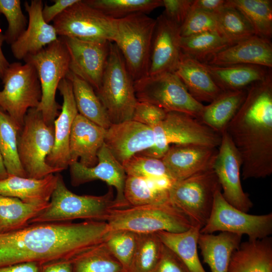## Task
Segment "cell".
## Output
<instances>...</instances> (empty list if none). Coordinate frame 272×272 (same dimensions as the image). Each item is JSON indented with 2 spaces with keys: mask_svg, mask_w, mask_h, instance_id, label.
I'll return each instance as SVG.
<instances>
[{
  "mask_svg": "<svg viewBox=\"0 0 272 272\" xmlns=\"http://www.w3.org/2000/svg\"><path fill=\"white\" fill-rule=\"evenodd\" d=\"M106 222L36 223L0 233V267L17 263L71 259L104 241Z\"/></svg>",
  "mask_w": 272,
  "mask_h": 272,
  "instance_id": "cell-1",
  "label": "cell"
},
{
  "mask_svg": "<svg viewBox=\"0 0 272 272\" xmlns=\"http://www.w3.org/2000/svg\"><path fill=\"white\" fill-rule=\"evenodd\" d=\"M226 130L239 153L243 180L272 173V74L247 89Z\"/></svg>",
  "mask_w": 272,
  "mask_h": 272,
  "instance_id": "cell-2",
  "label": "cell"
},
{
  "mask_svg": "<svg viewBox=\"0 0 272 272\" xmlns=\"http://www.w3.org/2000/svg\"><path fill=\"white\" fill-rule=\"evenodd\" d=\"M120 209L109 188L102 195H80L70 191L62 176L57 180L48 206L32 219L28 224L53 222L72 221L75 219L106 222L112 210Z\"/></svg>",
  "mask_w": 272,
  "mask_h": 272,
  "instance_id": "cell-3",
  "label": "cell"
},
{
  "mask_svg": "<svg viewBox=\"0 0 272 272\" xmlns=\"http://www.w3.org/2000/svg\"><path fill=\"white\" fill-rule=\"evenodd\" d=\"M106 222L109 231L125 230L138 234L162 231L179 233L192 227L185 216L170 201L115 209Z\"/></svg>",
  "mask_w": 272,
  "mask_h": 272,
  "instance_id": "cell-4",
  "label": "cell"
},
{
  "mask_svg": "<svg viewBox=\"0 0 272 272\" xmlns=\"http://www.w3.org/2000/svg\"><path fill=\"white\" fill-rule=\"evenodd\" d=\"M112 124L131 120L138 101L132 80L118 47L109 53L99 89L95 91Z\"/></svg>",
  "mask_w": 272,
  "mask_h": 272,
  "instance_id": "cell-5",
  "label": "cell"
},
{
  "mask_svg": "<svg viewBox=\"0 0 272 272\" xmlns=\"http://www.w3.org/2000/svg\"><path fill=\"white\" fill-rule=\"evenodd\" d=\"M36 69L41 89V99L36 108L44 121L53 125L61 106L55 99L56 92L61 80L69 72L70 55L61 37L52 42L38 52L24 59Z\"/></svg>",
  "mask_w": 272,
  "mask_h": 272,
  "instance_id": "cell-6",
  "label": "cell"
},
{
  "mask_svg": "<svg viewBox=\"0 0 272 272\" xmlns=\"http://www.w3.org/2000/svg\"><path fill=\"white\" fill-rule=\"evenodd\" d=\"M54 142V125L47 124L36 108L29 109L18 135L19 157L27 177L41 179L61 172L46 162Z\"/></svg>",
  "mask_w": 272,
  "mask_h": 272,
  "instance_id": "cell-7",
  "label": "cell"
},
{
  "mask_svg": "<svg viewBox=\"0 0 272 272\" xmlns=\"http://www.w3.org/2000/svg\"><path fill=\"white\" fill-rule=\"evenodd\" d=\"M154 146L138 154L161 159L174 145L193 144L218 148L221 134L187 114L168 111L152 128Z\"/></svg>",
  "mask_w": 272,
  "mask_h": 272,
  "instance_id": "cell-8",
  "label": "cell"
},
{
  "mask_svg": "<svg viewBox=\"0 0 272 272\" xmlns=\"http://www.w3.org/2000/svg\"><path fill=\"white\" fill-rule=\"evenodd\" d=\"M156 20L138 13L116 19L113 42L118 47L133 82L146 77Z\"/></svg>",
  "mask_w": 272,
  "mask_h": 272,
  "instance_id": "cell-9",
  "label": "cell"
},
{
  "mask_svg": "<svg viewBox=\"0 0 272 272\" xmlns=\"http://www.w3.org/2000/svg\"><path fill=\"white\" fill-rule=\"evenodd\" d=\"M220 189L218 178L211 168L175 181L168 190L169 197L192 226L201 229L210 218L215 194Z\"/></svg>",
  "mask_w": 272,
  "mask_h": 272,
  "instance_id": "cell-10",
  "label": "cell"
},
{
  "mask_svg": "<svg viewBox=\"0 0 272 272\" xmlns=\"http://www.w3.org/2000/svg\"><path fill=\"white\" fill-rule=\"evenodd\" d=\"M0 108L15 122L20 130L30 108H37L41 99V89L35 67L31 63H10L1 79Z\"/></svg>",
  "mask_w": 272,
  "mask_h": 272,
  "instance_id": "cell-11",
  "label": "cell"
},
{
  "mask_svg": "<svg viewBox=\"0 0 272 272\" xmlns=\"http://www.w3.org/2000/svg\"><path fill=\"white\" fill-rule=\"evenodd\" d=\"M137 99L167 111L187 114L198 120L204 105L193 98L174 73L146 76L134 82Z\"/></svg>",
  "mask_w": 272,
  "mask_h": 272,
  "instance_id": "cell-12",
  "label": "cell"
},
{
  "mask_svg": "<svg viewBox=\"0 0 272 272\" xmlns=\"http://www.w3.org/2000/svg\"><path fill=\"white\" fill-rule=\"evenodd\" d=\"M58 37L84 41L113 42L116 33V19L79 0L53 21Z\"/></svg>",
  "mask_w": 272,
  "mask_h": 272,
  "instance_id": "cell-13",
  "label": "cell"
},
{
  "mask_svg": "<svg viewBox=\"0 0 272 272\" xmlns=\"http://www.w3.org/2000/svg\"><path fill=\"white\" fill-rule=\"evenodd\" d=\"M217 231L247 235L250 240L261 239L272 233V213L254 215L239 210L225 200L220 189L215 194L211 215L200 233Z\"/></svg>",
  "mask_w": 272,
  "mask_h": 272,
  "instance_id": "cell-14",
  "label": "cell"
},
{
  "mask_svg": "<svg viewBox=\"0 0 272 272\" xmlns=\"http://www.w3.org/2000/svg\"><path fill=\"white\" fill-rule=\"evenodd\" d=\"M242 165L240 155L225 130L221 133V141L213 168L225 200L237 209L247 213L253 205L242 187L240 179Z\"/></svg>",
  "mask_w": 272,
  "mask_h": 272,
  "instance_id": "cell-15",
  "label": "cell"
},
{
  "mask_svg": "<svg viewBox=\"0 0 272 272\" xmlns=\"http://www.w3.org/2000/svg\"><path fill=\"white\" fill-rule=\"evenodd\" d=\"M60 37L69 53V71L88 83L95 91H97L101 86L111 42Z\"/></svg>",
  "mask_w": 272,
  "mask_h": 272,
  "instance_id": "cell-16",
  "label": "cell"
},
{
  "mask_svg": "<svg viewBox=\"0 0 272 272\" xmlns=\"http://www.w3.org/2000/svg\"><path fill=\"white\" fill-rule=\"evenodd\" d=\"M97 157L98 163L93 167H87L79 161L70 164L72 185L77 186L95 180H102L116 189L114 200L120 209L130 207L124 194L127 175L122 165L114 157L104 143L99 150Z\"/></svg>",
  "mask_w": 272,
  "mask_h": 272,
  "instance_id": "cell-17",
  "label": "cell"
},
{
  "mask_svg": "<svg viewBox=\"0 0 272 272\" xmlns=\"http://www.w3.org/2000/svg\"><path fill=\"white\" fill-rule=\"evenodd\" d=\"M156 20L147 76L174 73L181 53L180 27L163 14Z\"/></svg>",
  "mask_w": 272,
  "mask_h": 272,
  "instance_id": "cell-18",
  "label": "cell"
},
{
  "mask_svg": "<svg viewBox=\"0 0 272 272\" xmlns=\"http://www.w3.org/2000/svg\"><path fill=\"white\" fill-rule=\"evenodd\" d=\"M104 144L122 165L154 144L152 128L133 120L112 124L106 129Z\"/></svg>",
  "mask_w": 272,
  "mask_h": 272,
  "instance_id": "cell-19",
  "label": "cell"
},
{
  "mask_svg": "<svg viewBox=\"0 0 272 272\" xmlns=\"http://www.w3.org/2000/svg\"><path fill=\"white\" fill-rule=\"evenodd\" d=\"M62 97L61 111L55 119L54 142L53 148L46 158L47 163L61 171L70 165L69 143L73 123L79 113L74 96L71 82L65 78L58 86Z\"/></svg>",
  "mask_w": 272,
  "mask_h": 272,
  "instance_id": "cell-20",
  "label": "cell"
},
{
  "mask_svg": "<svg viewBox=\"0 0 272 272\" xmlns=\"http://www.w3.org/2000/svg\"><path fill=\"white\" fill-rule=\"evenodd\" d=\"M218 148L199 145L171 146L161 158L174 181L213 168Z\"/></svg>",
  "mask_w": 272,
  "mask_h": 272,
  "instance_id": "cell-21",
  "label": "cell"
},
{
  "mask_svg": "<svg viewBox=\"0 0 272 272\" xmlns=\"http://www.w3.org/2000/svg\"><path fill=\"white\" fill-rule=\"evenodd\" d=\"M43 6L41 0H31L30 3H24L29 16L27 26L11 44L13 56L18 60L38 52L58 38L53 25L47 23L43 18Z\"/></svg>",
  "mask_w": 272,
  "mask_h": 272,
  "instance_id": "cell-22",
  "label": "cell"
},
{
  "mask_svg": "<svg viewBox=\"0 0 272 272\" xmlns=\"http://www.w3.org/2000/svg\"><path fill=\"white\" fill-rule=\"evenodd\" d=\"M204 63L218 66L252 64L271 69L272 44L270 40L255 35L225 48Z\"/></svg>",
  "mask_w": 272,
  "mask_h": 272,
  "instance_id": "cell-23",
  "label": "cell"
},
{
  "mask_svg": "<svg viewBox=\"0 0 272 272\" xmlns=\"http://www.w3.org/2000/svg\"><path fill=\"white\" fill-rule=\"evenodd\" d=\"M106 130L78 113L71 132L70 164L80 158L79 162L83 165L87 167L95 166L98 161V152L104 143Z\"/></svg>",
  "mask_w": 272,
  "mask_h": 272,
  "instance_id": "cell-24",
  "label": "cell"
},
{
  "mask_svg": "<svg viewBox=\"0 0 272 272\" xmlns=\"http://www.w3.org/2000/svg\"><path fill=\"white\" fill-rule=\"evenodd\" d=\"M174 73L191 96L200 103H210L223 92L205 63L182 52Z\"/></svg>",
  "mask_w": 272,
  "mask_h": 272,
  "instance_id": "cell-25",
  "label": "cell"
},
{
  "mask_svg": "<svg viewBox=\"0 0 272 272\" xmlns=\"http://www.w3.org/2000/svg\"><path fill=\"white\" fill-rule=\"evenodd\" d=\"M57 174H49L41 179L10 175L0 180V195L17 198L31 204L49 202L55 188Z\"/></svg>",
  "mask_w": 272,
  "mask_h": 272,
  "instance_id": "cell-26",
  "label": "cell"
},
{
  "mask_svg": "<svg viewBox=\"0 0 272 272\" xmlns=\"http://www.w3.org/2000/svg\"><path fill=\"white\" fill-rule=\"evenodd\" d=\"M228 272H272V238L241 242L231 256Z\"/></svg>",
  "mask_w": 272,
  "mask_h": 272,
  "instance_id": "cell-27",
  "label": "cell"
},
{
  "mask_svg": "<svg viewBox=\"0 0 272 272\" xmlns=\"http://www.w3.org/2000/svg\"><path fill=\"white\" fill-rule=\"evenodd\" d=\"M242 235L226 232L217 235L200 233L197 244L203 262L211 272H228L231 256L241 242Z\"/></svg>",
  "mask_w": 272,
  "mask_h": 272,
  "instance_id": "cell-28",
  "label": "cell"
},
{
  "mask_svg": "<svg viewBox=\"0 0 272 272\" xmlns=\"http://www.w3.org/2000/svg\"><path fill=\"white\" fill-rule=\"evenodd\" d=\"M205 64L215 82L223 92L246 89L253 83L263 81L271 75V69L256 65L218 66Z\"/></svg>",
  "mask_w": 272,
  "mask_h": 272,
  "instance_id": "cell-29",
  "label": "cell"
},
{
  "mask_svg": "<svg viewBox=\"0 0 272 272\" xmlns=\"http://www.w3.org/2000/svg\"><path fill=\"white\" fill-rule=\"evenodd\" d=\"M246 93V89L223 92L208 105H204L198 120L221 134L239 110Z\"/></svg>",
  "mask_w": 272,
  "mask_h": 272,
  "instance_id": "cell-30",
  "label": "cell"
},
{
  "mask_svg": "<svg viewBox=\"0 0 272 272\" xmlns=\"http://www.w3.org/2000/svg\"><path fill=\"white\" fill-rule=\"evenodd\" d=\"M66 78L72 83L78 113L104 129H108L112 123L93 88L70 71Z\"/></svg>",
  "mask_w": 272,
  "mask_h": 272,
  "instance_id": "cell-31",
  "label": "cell"
},
{
  "mask_svg": "<svg viewBox=\"0 0 272 272\" xmlns=\"http://www.w3.org/2000/svg\"><path fill=\"white\" fill-rule=\"evenodd\" d=\"M200 230L198 227L192 226L182 232L162 231L156 234L162 243L180 258L189 272H206L197 252Z\"/></svg>",
  "mask_w": 272,
  "mask_h": 272,
  "instance_id": "cell-32",
  "label": "cell"
},
{
  "mask_svg": "<svg viewBox=\"0 0 272 272\" xmlns=\"http://www.w3.org/2000/svg\"><path fill=\"white\" fill-rule=\"evenodd\" d=\"M49 202L31 204L12 197L0 195V233L23 228L47 208Z\"/></svg>",
  "mask_w": 272,
  "mask_h": 272,
  "instance_id": "cell-33",
  "label": "cell"
},
{
  "mask_svg": "<svg viewBox=\"0 0 272 272\" xmlns=\"http://www.w3.org/2000/svg\"><path fill=\"white\" fill-rule=\"evenodd\" d=\"M226 6L234 8L240 12L251 25L256 35L271 39V0H226Z\"/></svg>",
  "mask_w": 272,
  "mask_h": 272,
  "instance_id": "cell-34",
  "label": "cell"
},
{
  "mask_svg": "<svg viewBox=\"0 0 272 272\" xmlns=\"http://www.w3.org/2000/svg\"><path fill=\"white\" fill-rule=\"evenodd\" d=\"M71 261L73 272H122L124 270L104 241L79 253Z\"/></svg>",
  "mask_w": 272,
  "mask_h": 272,
  "instance_id": "cell-35",
  "label": "cell"
},
{
  "mask_svg": "<svg viewBox=\"0 0 272 272\" xmlns=\"http://www.w3.org/2000/svg\"><path fill=\"white\" fill-rule=\"evenodd\" d=\"M20 129L11 117L0 108V152L8 175L27 177L18 154Z\"/></svg>",
  "mask_w": 272,
  "mask_h": 272,
  "instance_id": "cell-36",
  "label": "cell"
},
{
  "mask_svg": "<svg viewBox=\"0 0 272 272\" xmlns=\"http://www.w3.org/2000/svg\"><path fill=\"white\" fill-rule=\"evenodd\" d=\"M180 46L182 53L204 63L230 44L219 33L210 31L181 37Z\"/></svg>",
  "mask_w": 272,
  "mask_h": 272,
  "instance_id": "cell-37",
  "label": "cell"
},
{
  "mask_svg": "<svg viewBox=\"0 0 272 272\" xmlns=\"http://www.w3.org/2000/svg\"><path fill=\"white\" fill-rule=\"evenodd\" d=\"M124 194L130 206L162 203L170 201L168 190L157 189L148 178L127 176Z\"/></svg>",
  "mask_w": 272,
  "mask_h": 272,
  "instance_id": "cell-38",
  "label": "cell"
},
{
  "mask_svg": "<svg viewBox=\"0 0 272 272\" xmlns=\"http://www.w3.org/2000/svg\"><path fill=\"white\" fill-rule=\"evenodd\" d=\"M88 5L114 19L148 14L162 7V0H85Z\"/></svg>",
  "mask_w": 272,
  "mask_h": 272,
  "instance_id": "cell-39",
  "label": "cell"
},
{
  "mask_svg": "<svg viewBox=\"0 0 272 272\" xmlns=\"http://www.w3.org/2000/svg\"><path fill=\"white\" fill-rule=\"evenodd\" d=\"M216 15L220 33L230 45L255 35L250 23L237 9L226 7Z\"/></svg>",
  "mask_w": 272,
  "mask_h": 272,
  "instance_id": "cell-40",
  "label": "cell"
},
{
  "mask_svg": "<svg viewBox=\"0 0 272 272\" xmlns=\"http://www.w3.org/2000/svg\"><path fill=\"white\" fill-rule=\"evenodd\" d=\"M162 245L156 233L138 234L136 249L127 272H152L160 258Z\"/></svg>",
  "mask_w": 272,
  "mask_h": 272,
  "instance_id": "cell-41",
  "label": "cell"
},
{
  "mask_svg": "<svg viewBox=\"0 0 272 272\" xmlns=\"http://www.w3.org/2000/svg\"><path fill=\"white\" fill-rule=\"evenodd\" d=\"M138 241V234L125 230L109 231L104 242L107 248L121 264L123 269H129L135 252Z\"/></svg>",
  "mask_w": 272,
  "mask_h": 272,
  "instance_id": "cell-42",
  "label": "cell"
},
{
  "mask_svg": "<svg viewBox=\"0 0 272 272\" xmlns=\"http://www.w3.org/2000/svg\"><path fill=\"white\" fill-rule=\"evenodd\" d=\"M122 166L127 176L142 178H171L161 159L137 154Z\"/></svg>",
  "mask_w": 272,
  "mask_h": 272,
  "instance_id": "cell-43",
  "label": "cell"
},
{
  "mask_svg": "<svg viewBox=\"0 0 272 272\" xmlns=\"http://www.w3.org/2000/svg\"><path fill=\"white\" fill-rule=\"evenodd\" d=\"M0 14L5 16L8 27L4 34L5 41L12 44L25 30L28 21L22 12L20 0H0Z\"/></svg>",
  "mask_w": 272,
  "mask_h": 272,
  "instance_id": "cell-44",
  "label": "cell"
},
{
  "mask_svg": "<svg viewBox=\"0 0 272 272\" xmlns=\"http://www.w3.org/2000/svg\"><path fill=\"white\" fill-rule=\"evenodd\" d=\"M210 31L217 32L220 34L216 14L191 9L180 27L181 37Z\"/></svg>",
  "mask_w": 272,
  "mask_h": 272,
  "instance_id": "cell-45",
  "label": "cell"
},
{
  "mask_svg": "<svg viewBox=\"0 0 272 272\" xmlns=\"http://www.w3.org/2000/svg\"><path fill=\"white\" fill-rule=\"evenodd\" d=\"M167 112L154 104L138 101L131 120L152 128L164 118Z\"/></svg>",
  "mask_w": 272,
  "mask_h": 272,
  "instance_id": "cell-46",
  "label": "cell"
},
{
  "mask_svg": "<svg viewBox=\"0 0 272 272\" xmlns=\"http://www.w3.org/2000/svg\"><path fill=\"white\" fill-rule=\"evenodd\" d=\"M193 0H162L165 16L179 27L184 23L190 12Z\"/></svg>",
  "mask_w": 272,
  "mask_h": 272,
  "instance_id": "cell-47",
  "label": "cell"
},
{
  "mask_svg": "<svg viewBox=\"0 0 272 272\" xmlns=\"http://www.w3.org/2000/svg\"><path fill=\"white\" fill-rule=\"evenodd\" d=\"M152 272H189L180 258L163 244L160 258Z\"/></svg>",
  "mask_w": 272,
  "mask_h": 272,
  "instance_id": "cell-48",
  "label": "cell"
},
{
  "mask_svg": "<svg viewBox=\"0 0 272 272\" xmlns=\"http://www.w3.org/2000/svg\"><path fill=\"white\" fill-rule=\"evenodd\" d=\"M79 0H55L51 6L45 4L42 10L43 19L49 24L65 9L77 3Z\"/></svg>",
  "mask_w": 272,
  "mask_h": 272,
  "instance_id": "cell-49",
  "label": "cell"
},
{
  "mask_svg": "<svg viewBox=\"0 0 272 272\" xmlns=\"http://www.w3.org/2000/svg\"><path fill=\"white\" fill-rule=\"evenodd\" d=\"M226 0H193L192 10L217 14L225 8Z\"/></svg>",
  "mask_w": 272,
  "mask_h": 272,
  "instance_id": "cell-50",
  "label": "cell"
},
{
  "mask_svg": "<svg viewBox=\"0 0 272 272\" xmlns=\"http://www.w3.org/2000/svg\"><path fill=\"white\" fill-rule=\"evenodd\" d=\"M40 272H73L71 259H60L42 264Z\"/></svg>",
  "mask_w": 272,
  "mask_h": 272,
  "instance_id": "cell-51",
  "label": "cell"
},
{
  "mask_svg": "<svg viewBox=\"0 0 272 272\" xmlns=\"http://www.w3.org/2000/svg\"><path fill=\"white\" fill-rule=\"evenodd\" d=\"M42 264L36 262L17 263L0 267V272H40Z\"/></svg>",
  "mask_w": 272,
  "mask_h": 272,
  "instance_id": "cell-52",
  "label": "cell"
},
{
  "mask_svg": "<svg viewBox=\"0 0 272 272\" xmlns=\"http://www.w3.org/2000/svg\"><path fill=\"white\" fill-rule=\"evenodd\" d=\"M5 41V35L1 30L0 23V79H2L5 71L10 64L5 56L2 48Z\"/></svg>",
  "mask_w": 272,
  "mask_h": 272,
  "instance_id": "cell-53",
  "label": "cell"
},
{
  "mask_svg": "<svg viewBox=\"0 0 272 272\" xmlns=\"http://www.w3.org/2000/svg\"><path fill=\"white\" fill-rule=\"evenodd\" d=\"M8 175H9L4 166L2 157L0 152V180L7 178Z\"/></svg>",
  "mask_w": 272,
  "mask_h": 272,
  "instance_id": "cell-54",
  "label": "cell"
},
{
  "mask_svg": "<svg viewBox=\"0 0 272 272\" xmlns=\"http://www.w3.org/2000/svg\"><path fill=\"white\" fill-rule=\"evenodd\" d=\"M122 272H127V271H126L123 270Z\"/></svg>",
  "mask_w": 272,
  "mask_h": 272,
  "instance_id": "cell-55",
  "label": "cell"
}]
</instances>
